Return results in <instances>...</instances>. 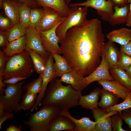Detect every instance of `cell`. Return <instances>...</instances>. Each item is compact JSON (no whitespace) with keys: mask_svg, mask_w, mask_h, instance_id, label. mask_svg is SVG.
I'll return each instance as SVG.
<instances>
[{"mask_svg":"<svg viewBox=\"0 0 131 131\" xmlns=\"http://www.w3.org/2000/svg\"><path fill=\"white\" fill-rule=\"evenodd\" d=\"M102 26L98 18L88 20L69 29L60 43L71 69L84 76L91 74L101 62L105 40Z\"/></svg>","mask_w":131,"mask_h":131,"instance_id":"obj_1","label":"cell"},{"mask_svg":"<svg viewBox=\"0 0 131 131\" xmlns=\"http://www.w3.org/2000/svg\"><path fill=\"white\" fill-rule=\"evenodd\" d=\"M49 83L41 102V105L55 106L62 111L69 110L78 105L82 95L81 92L74 89L71 85H63L57 77L53 79Z\"/></svg>","mask_w":131,"mask_h":131,"instance_id":"obj_2","label":"cell"},{"mask_svg":"<svg viewBox=\"0 0 131 131\" xmlns=\"http://www.w3.org/2000/svg\"><path fill=\"white\" fill-rule=\"evenodd\" d=\"M35 71L29 54L25 49L21 53L8 58L2 73L4 80L14 77L27 78Z\"/></svg>","mask_w":131,"mask_h":131,"instance_id":"obj_3","label":"cell"},{"mask_svg":"<svg viewBox=\"0 0 131 131\" xmlns=\"http://www.w3.org/2000/svg\"><path fill=\"white\" fill-rule=\"evenodd\" d=\"M61 111L56 106L44 105L36 112L29 114L28 119L24 123L31 131H48L50 122L60 115Z\"/></svg>","mask_w":131,"mask_h":131,"instance_id":"obj_4","label":"cell"},{"mask_svg":"<svg viewBox=\"0 0 131 131\" xmlns=\"http://www.w3.org/2000/svg\"><path fill=\"white\" fill-rule=\"evenodd\" d=\"M70 8L66 18L57 27L56 32L60 43L64 38L68 30L74 26L82 24L88 20L86 18L88 7L74 6Z\"/></svg>","mask_w":131,"mask_h":131,"instance_id":"obj_5","label":"cell"},{"mask_svg":"<svg viewBox=\"0 0 131 131\" xmlns=\"http://www.w3.org/2000/svg\"><path fill=\"white\" fill-rule=\"evenodd\" d=\"M25 82L23 80L15 84H8L5 94L0 95V101L3 104L6 111L13 113L21 110L20 103L23 95V86Z\"/></svg>","mask_w":131,"mask_h":131,"instance_id":"obj_6","label":"cell"},{"mask_svg":"<svg viewBox=\"0 0 131 131\" xmlns=\"http://www.w3.org/2000/svg\"><path fill=\"white\" fill-rule=\"evenodd\" d=\"M74 6H86L94 8L102 20L107 21L113 15L114 4L111 0H86L85 2L70 4L69 7Z\"/></svg>","mask_w":131,"mask_h":131,"instance_id":"obj_7","label":"cell"},{"mask_svg":"<svg viewBox=\"0 0 131 131\" xmlns=\"http://www.w3.org/2000/svg\"><path fill=\"white\" fill-rule=\"evenodd\" d=\"M43 14L35 28L38 31H45L51 29L60 24L67 17L63 16L55 9L47 7H42Z\"/></svg>","mask_w":131,"mask_h":131,"instance_id":"obj_8","label":"cell"},{"mask_svg":"<svg viewBox=\"0 0 131 131\" xmlns=\"http://www.w3.org/2000/svg\"><path fill=\"white\" fill-rule=\"evenodd\" d=\"M25 35L27 47L39 54L47 61L50 53L44 49L39 31L34 28L29 26L26 29Z\"/></svg>","mask_w":131,"mask_h":131,"instance_id":"obj_9","label":"cell"},{"mask_svg":"<svg viewBox=\"0 0 131 131\" xmlns=\"http://www.w3.org/2000/svg\"><path fill=\"white\" fill-rule=\"evenodd\" d=\"M54 57L50 53L47 61L45 69L42 75V83L41 91L38 95L36 103L33 108L30 110L32 112L38 106L41 105V102L44 98L48 84L54 78L56 77L55 75L53 69Z\"/></svg>","mask_w":131,"mask_h":131,"instance_id":"obj_10","label":"cell"},{"mask_svg":"<svg viewBox=\"0 0 131 131\" xmlns=\"http://www.w3.org/2000/svg\"><path fill=\"white\" fill-rule=\"evenodd\" d=\"M92 110L93 118L96 122V131H112V119L111 116L118 114L116 111L109 112L105 109L97 108Z\"/></svg>","mask_w":131,"mask_h":131,"instance_id":"obj_11","label":"cell"},{"mask_svg":"<svg viewBox=\"0 0 131 131\" xmlns=\"http://www.w3.org/2000/svg\"><path fill=\"white\" fill-rule=\"evenodd\" d=\"M101 62L97 68L91 74L85 77L87 86L95 81L114 80L110 72V65L104 54L102 52Z\"/></svg>","mask_w":131,"mask_h":131,"instance_id":"obj_12","label":"cell"},{"mask_svg":"<svg viewBox=\"0 0 131 131\" xmlns=\"http://www.w3.org/2000/svg\"><path fill=\"white\" fill-rule=\"evenodd\" d=\"M59 24L47 31H38L41 36L43 47L48 52L62 54L60 47L58 44L59 38L56 32V28Z\"/></svg>","mask_w":131,"mask_h":131,"instance_id":"obj_13","label":"cell"},{"mask_svg":"<svg viewBox=\"0 0 131 131\" xmlns=\"http://www.w3.org/2000/svg\"><path fill=\"white\" fill-rule=\"evenodd\" d=\"M84 76L76 71H71L61 77V82L71 85L76 90L81 92L87 86Z\"/></svg>","mask_w":131,"mask_h":131,"instance_id":"obj_14","label":"cell"},{"mask_svg":"<svg viewBox=\"0 0 131 131\" xmlns=\"http://www.w3.org/2000/svg\"><path fill=\"white\" fill-rule=\"evenodd\" d=\"M60 115L66 116L73 122L75 126L74 131H96V122L92 121L89 117L76 119L71 115L68 110L61 111Z\"/></svg>","mask_w":131,"mask_h":131,"instance_id":"obj_15","label":"cell"},{"mask_svg":"<svg viewBox=\"0 0 131 131\" xmlns=\"http://www.w3.org/2000/svg\"><path fill=\"white\" fill-rule=\"evenodd\" d=\"M108 41L115 42L121 46L125 45L131 41V29L122 27L113 30L106 35Z\"/></svg>","mask_w":131,"mask_h":131,"instance_id":"obj_16","label":"cell"},{"mask_svg":"<svg viewBox=\"0 0 131 131\" xmlns=\"http://www.w3.org/2000/svg\"><path fill=\"white\" fill-rule=\"evenodd\" d=\"M97 82L102 86L103 88L114 93L123 100L131 91L128 88L114 79L99 81Z\"/></svg>","mask_w":131,"mask_h":131,"instance_id":"obj_17","label":"cell"},{"mask_svg":"<svg viewBox=\"0 0 131 131\" xmlns=\"http://www.w3.org/2000/svg\"><path fill=\"white\" fill-rule=\"evenodd\" d=\"M75 127V124L69 118L59 115L50 122L48 131H74Z\"/></svg>","mask_w":131,"mask_h":131,"instance_id":"obj_18","label":"cell"},{"mask_svg":"<svg viewBox=\"0 0 131 131\" xmlns=\"http://www.w3.org/2000/svg\"><path fill=\"white\" fill-rule=\"evenodd\" d=\"M22 3L16 0H3L2 8L7 17L14 24H19V10Z\"/></svg>","mask_w":131,"mask_h":131,"instance_id":"obj_19","label":"cell"},{"mask_svg":"<svg viewBox=\"0 0 131 131\" xmlns=\"http://www.w3.org/2000/svg\"><path fill=\"white\" fill-rule=\"evenodd\" d=\"M102 91V89L98 87L94 89L88 95H82L78 105L83 108L91 110L97 108L99 97Z\"/></svg>","mask_w":131,"mask_h":131,"instance_id":"obj_20","label":"cell"},{"mask_svg":"<svg viewBox=\"0 0 131 131\" xmlns=\"http://www.w3.org/2000/svg\"><path fill=\"white\" fill-rule=\"evenodd\" d=\"M38 6L48 7L58 12L63 16L67 17L70 8L66 3L65 0H35Z\"/></svg>","mask_w":131,"mask_h":131,"instance_id":"obj_21","label":"cell"},{"mask_svg":"<svg viewBox=\"0 0 131 131\" xmlns=\"http://www.w3.org/2000/svg\"><path fill=\"white\" fill-rule=\"evenodd\" d=\"M102 52L104 54L109 63L110 67L113 66H116L120 57V51L114 42L108 41L106 43L105 42Z\"/></svg>","mask_w":131,"mask_h":131,"instance_id":"obj_22","label":"cell"},{"mask_svg":"<svg viewBox=\"0 0 131 131\" xmlns=\"http://www.w3.org/2000/svg\"><path fill=\"white\" fill-rule=\"evenodd\" d=\"M113 8L114 13L108 20L109 23L114 26L126 23L130 11V5H126L121 7L115 6Z\"/></svg>","mask_w":131,"mask_h":131,"instance_id":"obj_23","label":"cell"},{"mask_svg":"<svg viewBox=\"0 0 131 131\" xmlns=\"http://www.w3.org/2000/svg\"><path fill=\"white\" fill-rule=\"evenodd\" d=\"M27 47L26 35L10 42L3 51L8 57L21 53Z\"/></svg>","mask_w":131,"mask_h":131,"instance_id":"obj_24","label":"cell"},{"mask_svg":"<svg viewBox=\"0 0 131 131\" xmlns=\"http://www.w3.org/2000/svg\"><path fill=\"white\" fill-rule=\"evenodd\" d=\"M55 62L53 67L54 74L56 77H61L72 70L64 56L55 53H52Z\"/></svg>","mask_w":131,"mask_h":131,"instance_id":"obj_25","label":"cell"},{"mask_svg":"<svg viewBox=\"0 0 131 131\" xmlns=\"http://www.w3.org/2000/svg\"><path fill=\"white\" fill-rule=\"evenodd\" d=\"M109 70L113 79L131 91V78L125 71L116 66H111Z\"/></svg>","mask_w":131,"mask_h":131,"instance_id":"obj_26","label":"cell"},{"mask_svg":"<svg viewBox=\"0 0 131 131\" xmlns=\"http://www.w3.org/2000/svg\"><path fill=\"white\" fill-rule=\"evenodd\" d=\"M100 94L101 99L98 106L104 109L117 104L120 98L114 93L103 88L102 89Z\"/></svg>","mask_w":131,"mask_h":131,"instance_id":"obj_27","label":"cell"},{"mask_svg":"<svg viewBox=\"0 0 131 131\" xmlns=\"http://www.w3.org/2000/svg\"><path fill=\"white\" fill-rule=\"evenodd\" d=\"M25 49L29 54L35 71L41 76L45 69L47 61L35 51L27 47Z\"/></svg>","mask_w":131,"mask_h":131,"instance_id":"obj_28","label":"cell"},{"mask_svg":"<svg viewBox=\"0 0 131 131\" xmlns=\"http://www.w3.org/2000/svg\"><path fill=\"white\" fill-rule=\"evenodd\" d=\"M37 96V95L25 91L23 95L20 103L21 110H31L36 103Z\"/></svg>","mask_w":131,"mask_h":131,"instance_id":"obj_29","label":"cell"},{"mask_svg":"<svg viewBox=\"0 0 131 131\" xmlns=\"http://www.w3.org/2000/svg\"><path fill=\"white\" fill-rule=\"evenodd\" d=\"M26 29L19 24H16L6 30L9 42H10L25 35Z\"/></svg>","mask_w":131,"mask_h":131,"instance_id":"obj_30","label":"cell"},{"mask_svg":"<svg viewBox=\"0 0 131 131\" xmlns=\"http://www.w3.org/2000/svg\"><path fill=\"white\" fill-rule=\"evenodd\" d=\"M42 83V78L39 75L37 78L24 85L23 89L26 92L38 95L41 91Z\"/></svg>","mask_w":131,"mask_h":131,"instance_id":"obj_31","label":"cell"},{"mask_svg":"<svg viewBox=\"0 0 131 131\" xmlns=\"http://www.w3.org/2000/svg\"><path fill=\"white\" fill-rule=\"evenodd\" d=\"M31 8L22 3L19 10V24L26 28L29 26Z\"/></svg>","mask_w":131,"mask_h":131,"instance_id":"obj_32","label":"cell"},{"mask_svg":"<svg viewBox=\"0 0 131 131\" xmlns=\"http://www.w3.org/2000/svg\"><path fill=\"white\" fill-rule=\"evenodd\" d=\"M123 100V102L119 104L106 108L105 109L106 111L107 112L116 111L121 114L123 111L131 108V91Z\"/></svg>","mask_w":131,"mask_h":131,"instance_id":"obj_33","label":"cell"},{"mask_svg":"<svg viewBox=\"0 0 131 131\" xmlns=\"http://www.w3.org/2000/svg\"><path fill=\"white\" fill-rule=\"evenodd\" d=\"M43 14L42 8H31L29 26L35 28L41 19Z\"/></svg>","mask_w":131,"mask_h":131,"instance_id":"obj_34","label":"cell"},{"mask_svg":"<svg viewBox=\"0 0 131 131\" xmlns=\"http://www.w3.org/2000/svg\"><path fill=\"white\" fill-rule=\"evenodd\" d=\"M120 57L116 66L125 71L131 65V57L120 50Z\"/></svg>","mask_w":131,"mask_h":131,"instance_id":"obj_35","label":"cell"},{"mask_svg":"<svg viewBox=\"0 0 131 131\" xmlns=\"http://www.w3.org/2000/svg\"><path fill=\"white\" fill-rule=\"evenodd\" d=\"M112 119V127L114 131H127L122 127L123 120L120 114H119L115 115Z\"/></svg>","mask_w":131,"mask_h":131,"instance_id":"obj_36","label":"cell"},{"mask_svg":"<svg viewBox=\"0 0 131 131\" xmlns=\"http://www.w3.org/2000/svg\"><path fill=\"white\" fill-rule=\"evenodd\" d=\"M14 24L7 17L2 15L0 16V28L6 30L11 28Z\"/></svg>","mask_w":131,"mask_h":131,"instance_id":"obj_37","label":"cell"},{"mask_svg":"<svg viewBox=\"0 0 131 131\" xmlns=\"http://www.w3.org/2000/svg\"><path fill=\"white\" fill-rule=\"evenodd\" d=\"M122 118L131 130V108L123 111L120 114Z\"/></svg>","mask_w":131,"mask_h":131,"instance_id":"obj_38","label":"cell"},{"mask_svg":"<svg viewBox=\"0 0 131 131\" xmlns=\"http://www.w3.org/2000/svg\"><path fill=\"white\" fill-rule=\"evenodd\" d=\"M9 42L6 31H0V47L6 48L8 45Z\"/></svg>","mask_w":131,"mask_h":131,"instance_id":"obj_39","label":"cell"},{"mask_svg":"<svg viewBox=\"0 0 131 131\" xmlns=\"http://www.w3.org/2000/svg\"><path fill=\"white\" fill-rule=\"evenodd\" d=\"M26 79L24 77H14L9 78L4 80V83L7 84H15L18 82Z\"/></svg>","mask_w":131,"mask_h":131,"instance_id":"obj_40","label":"cell"},{"mask_svg":"<svg viewBox=\"0 0 131 131\" xmlns=\"http://www.w3.org/2000/svg\"><path fill=\"white\" fill-rule=\"evenodd\" d=\"M1 49H0V72H2L5 63L8 58Z\"/></svg>","mask_w":131,"mask_h":131,"instance_id":"obj_41","label":"cell"},{"mask_svg":"<svg viewBox=\"0 0 131 131\" xmlns=\"http://www.w3.org/2000/svg\"><path fill=\"white\" fill-rule=\"evenodd\" d=\"M14 116L13 113L6 112L4 114L0 117V129H2V124L7 119H11Z\"/></svg>","mask_w":131,"mask_h":131,"instance_id":"obj_42","label":"cell"},{"mask_svg":"<svg viewBox=\"0 0 131 131\" xmlns=\"http://www.w3.org/2000/svg\"><path fill=\"white\" fill-rule=\"evenodd\" d=\"M24 4L31 8H37L38 6L35 0H16Z\"/></svg>","mask_w":131,"mask_h":131,"instance_id":"obj_43","label":"cell"},{"mask_svg":"<svg viewBox=\"0 0 131 131\" xmlns=\"http://www.w3.org/2000/svg\"><path fill=\"white\" fill-rule=\"evenodd\" d=\"M120 50L131 57V41L125 45L121 46Z\"/></svg>","mask_w":131,"mask_h":131,"instance_id":"obj_44","label":"cell"},{"mask_svg":"<svg viewBox=\"0 0 131 131\" xmlns=\"http://www.w3.org/2000/svg\"><path fill=\"white\" fill-rule=\"evenodd\" d=\"M4 79L3 77L2 73L0 72V95L3 94L5 92V89L4 88L6 87L8 84H6L3 82Z\"/></svg>","mask_w":131,"mask_h":131,"instance_id":"obj_45","label":"cell"},{"mask_svg":"<svg viewBox=\"0 0 131 131\" xmlns=\"http://www.w3.org/2000/svg\"><path fill=\"white\" fill-rule=\"evenodd\" d=\"M113 2L114 6L121 7L127 5L128 3L127 0H111Z\"/></svg>","mask_w":131,"mask_h":131,"instance_id":"obj_46","label":"cell"},{"mask_svg":"<svg viewBox=\"0 0 131 131\" xmlns=\"http://www.w3.org/2000/svg\"><path fill=\"white\" fill-rule=\"evenodd\" d=\"M22 129L20 126H17L13 125L9 126L6 129V131H21Z\"/></svg>","mask_w":131,"mask_h":131,"instance_id":"obj_47","label":"cell"},{"mask_svg":"<svg viewBox=\"0 0 131 131\" xmlns=\"http://www.w3.org/2000/svg\"><path fill=\"white\" fill-rule=\"evenodd\" d=\"M126 23V26L128 27L131 26V2L130 5L129 12Z\"/></svg>","mask_w":131,"mask_h":131,"instance_id":"obj_48","label":"cell"},{"mask_svg":"<svg viewBox=\"0 0 131 131\" xmlns=\"http://www.w3.org/2000/svg\"><path fill=\"white\" fill-rule=\"evenodd\" d=\"M4 106L3 104L0 101V117H2L5 113Z\"/></svg>","mask_w":131,"mask_h":131,"instance_id":"obj_49","label":"cell"},{"mask_svg":"<svg viewBox=\"0 0 131 131\" xmlns=\"http://www.w3.org/2000/svg\"><path fill=\"white\" fill-rule=\"evenodd\" d=\"M125 71L128 75L131 78V65Z\"/></svg>","mask_w":131,"mask_h":131,"instance_id":"obj_50","label":"cell"},{"mask_svg":"<svg viewBox=\"0 0 131 131\" xmlns=\"http://www.w3.org/2000/svg\"><path fill=\"white\" fill-rule=\"evenodd\" d=\"M71 0H65V1L66 4L68 6L70 4V3Z\"/></svg>","mask_w":131,"mask_h":131,"instance_id":"obj_51","label":"cell"},{"mask_svg":"<svg viewBox=\"0 0 131 131\" xmlns=\"http://www.w3.org/2000/svg\"><path fill=\"white\" fill-rule=\"evenodd\" d=\"M3 0H0V8H2V2Z\"/></svg>","mask_w":131,"mask_h":131,"instance_id":"obj_52","label":"cell"},{"mask_svg":"<svg viewBox=\"0 0 131 131\" xmlns=\"http://www.w3.org/2000/svg\"><path fill=\"white\" fill-rule=\"evenodd\" d=\"M128 3H130L131 2V0H127Z\"/></svg>","mask_w":131,"mask_h":131,"instance_id":"obj_53","label":"cell"}]
</instances>
